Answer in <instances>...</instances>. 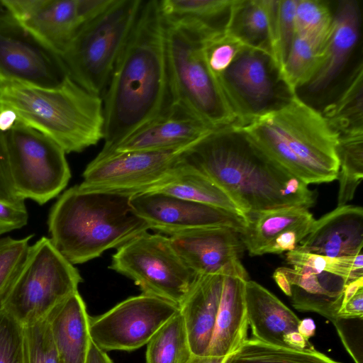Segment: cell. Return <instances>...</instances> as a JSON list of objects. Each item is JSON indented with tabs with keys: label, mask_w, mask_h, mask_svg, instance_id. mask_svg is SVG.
Segmentation results:
<instances>
[{
	"label": "cell",
	"mask_w": 363,
	"mask_h": 363,
	"mask_svg": "<svg viewBox=\"0 0 363 363\" xmlns=\"http://www.w3.org/2000/svg\"><path fill=\"white\" fill-rule=\"evenodd\" d=\"M164 22L172 104L187 109L213 129L235 125L220 84L207 65L206 40L189 29Z\"/></svg>",
	"instance_id": "obj_6"
},
{
	"label": "cell",
	"mask_w": 363,
	"mask_h": 363,
	"mask_svg": "<svg viewBox=\"0 0 363 363\" xmlns=\"http://www.w3.org/2000/svg\"><path fill=\"white\" fill-rule=\"evenodd\" d=\"M217 80L238 125L278 109L295 95L272 55L245 47Z\"/></svg>",
	"instance_id": "obj_11"
},
{
	"label": "cell",
	"mask_w": 363,
	"mask_h": 363,
	"mask_svg": "<svg viewBox=\"0 0 363 363\" xmlns=\"http://www.w3.org/2000/svg\"><path fill=\"white\" fill-rule=\"evenodd\" d=\"M315 220L300 224L282 232L267 246L263 255L281 254L284 252L295 250L300 242L310 233Z\"/></svg>",
	"instance_id": "obj_42"
},
{
	"label": "cell",
	"mask_w": 363,
	"mask_h": 363,
	"mask_svg": "<svg viewBox=\"0 0 363 363\" xmlns=\"http://www.w3.org/2000/svg\"><path fill=\"white\" fill-rule=\"evenodd\" d=\"M179 311L177 304L155 296H132L102 315L89 316L90 337L104 352L132 351L147 345Z\"/></svg>",
	"instance_id": "obj_13"
},
{
	"label": "cell",
	"mask_w": 363,
	"mask_h": 363,
	"mask_svg": "<svg viewBox=\"0 0 363 363\" xmlns=\"http://www.w3.org/2000/svg\"><path fill=\"white\" fill-rule=\"evenodd\" d=\"M362 87L363 65L360 62L339 96L321 113L338 136L363 135Z\"/></svg>",
	"instance_id": "obj_30"
},
{
	"label": "cell",
	"mask_w": 363,
	"mask_h": 363,
	"mask_svg": "<svg viewBox=\"0 0 363 363\" xmlns=\"http://www.w3.org/2000/svg\"><path fill=\"white\" fill-rule=\"evenodd\" d=\"M86 363L113 362L106 352L99 348L92 341H91Z\"/></svg>",
	"instance_id": "obj_48"
},
{
	"label": "cell",
	"mask_w": 363,
	"mask_h": 363,
	"mask_svg": "<svg viewBox=\"0 0 363 363\" xmlns=\"http://www.w3.org/2000/svg\"><path fill=\"white\" fill-rule=\"evenodd\" d=\"M3 137L11 186L18 199L42 205L64 190L71 172L59 145L19 122Z\"/></svg>",
	"instance_id": "obj_9"
},
{
	"label": "cell",
	"mask_w": 363,
	"mask_h": 363,
	"mask_svg": "<svg viewBox=\"0 0 363 363\" xmlns=\"http://www.w3.org/2000/svg\"><path fill=\"white\" fill-rule=\"evenodd\" d=\"M132 195L86 191L75 185L52 206L49 238L71 264H83L147 232V223L130 205Z\"/></svg>",
	"instance_id": "obj_3"
},
{
	"label": "cell",
	"mask_w": 363,
	"mask_h": 363,
	"mask_svg": "<svg viewBox=\"0 0 363 363\" xmlns=\"http://www.w3.org/2000/svg\"><path fill=\"white\" fill-rule=\"evenodd\" d=\"M213 130L184 107L172 104L162 113L99 155L161 151L189 146Z\"/></svg>",
	"instance_id": "obj_18"
},
{
	"label": "cell",
	"mask_w": 363,
	"mask_h": 363,
	"mask_svg": "<svg viewBox=\"0 0 363 363\" xmlns=\"http://www.w3.org/2000/svg\"><path fill=\"white\" fill-rule=\"evenodd\" d=\"M9 10L4 4L2 0H0V21H5L9 18H11Z\"/></svg>",
	"instance_id": "obj_53"
},
{
	"label": "cell",
	"mask_w": 363,
	"mask_h": 363,
	"mask_svg": "<svg viewBox=\"0 0 363 363\" xmlns=\"http://www.w3.org/2000/svg\"><path fill=\"white\" fill-rule=\"evenodd\" d=\"M235 0H162L160 9L166 23L200 35L206 41L225 32Z\"/></svg>",
	"instance_id": "obj_26"
},
{
	"label": "cell",
	"mask_w": 363,
	"mask_h": 363,
	"mask_svg": "<svg viewBox=\"0 0 363 363\" xmlns=\"http://www.w3.org/2000/svg\"><path fill=\"white\" fill-rule=\"evenodd\" d=\"M23 363H60L46 318L23 327Z\"/></svg>",
	"instance_id": "obj_38"
},
{
	"label": "cell",
	"mask_w": 363,
	"mask_h": 363,
	"mask_svg": "<svg viewBox=\"0 0 363 363\" xmlns=\"http://www.w3.org/2000/svg\"><path fill=\"white\" fill-rule=\"evenodd\" d=\"M0 187L16 200L18 199L13 194L9 178L7 157L4 141L3 133L0 132Z\"/></svg>",
	"instance_id": "obj_45"
},
{
	"label": "cell",
	"mask_w": 363,
	"mask_h": 363,
	"mask_svg": "<svg viewBox=\"0 0 363 363\" xmlns=\"http://www.w3.org/2000/svg\"><path fill=\"white\" fill-rule=\"evenodd\" d=\"M32 238L0 239V313L26 261Z\"/></svg>",
	"instance_id": "obj_37"
},
{
	"label": "cell",
	"mask_w": 363,
	"mask_h": 363,
	"mask_svg": "<svg viewBox=\"0 0 363 363\" xmlns=\"http://www.w3.org/2000/svg\"><path fill=\"white\" fill-rule=\"evenodd\" d=\"M0 199L7 201H16V200L8 194L1 187H0Z\"/></svg>",
	"instance_id": "obj_54"
},
{
	"label": "cell",
	"mask_w": 363,
	"mask_h": 363,
	"mask_svg": "<svg viewBox=\"0 0 363 363\" xmlns=\"http://www.w3.org/2000/svg\"><path fill=\"white\" fill-rule=\"evenodd\" d=\"M284 342L287 347L295 350H313V345L298 331L291 332L284 337Z\"/></svg>",
	"instance_id": "obj_46"
},
{
	"label": "cell",
	"mask_w": 363,
	"mask_h": 363,
	"mask_svg": "<svg viewBox=\"0 0 363 363\" xmlns=\"http://www.w3.org/2000/svg\"><path fill=\"white\" fill-rule=\"evenodd\" d=\"M28 220V213L24 201L0 199V235L24 227Z\"/></svg>",
	"instance_id": "obj_43"
},
{
	"label": "cell",
	"mask_w": 363,
	"mask_h": 363,
	"mask_svg": "<svg viewBox=\"0 0 363 363\" xmlns=\"http://www.w3.org/2000/svg\"><path fill=\"white\" fill-rule=\"evenodd\" d=\"M246 270L223 275L216 325L206 355L233 354L247 340L248 320L245 303Z\"/></svg>",
	"instance_id": "obj_21"
},
{
	"label": "cell",
	"mask_w": 363,
	"mask_h": 363,
	"mask_svg": "<svg viewBox=\"0 0 363 363\" xmlns=\"http://www.w3.org/2000/svg\"><path fill=\"white\" fill-rule=\"evenodd\" d=\"M23 326L5 311L0 313V363H23Z\"/></svg>",
	"instance_id": "obj_41"
},
{
	"label": "cell",
	"mask_w": 363,
	"mask_h": 363,
	"mask_svg": "<svg viewBox=\"0 0 363 363\" xmlns=\"http://www.w3.org/2000/svg\"><path fill=\"white\" fill-rule=\"evenodd\" d=\"M362 247L363 209L346 204L315 220L310 233L295 250L342 257L362 252Z\"/></svg>",
	"instance_id": "obj_19"
},
{
	"label": "cell",
	"mask_w": 363,
	"mask_h": 363,
	"mask_svg": "<svg viewBox=\"0 0 363 363\" xmlns=\"http://www.w3.org/2000/svg\"><path fill=\"white\" fill-rule=\"evenodd\" d=\"M363 288V277L347 282L343 290L341 306L350 301L360 289Z\"/></svg>",
	"instance_id": "obj_49"
},
{
	"label": "cell",
	"mask_w": 363,
	"mask_h": 363,
	"mask_svg": "<svg viewBox=\"0 0 363 363\" xmlns=\"http://www.w3.org/2000/svg\"><path fill=\"white\" fill-rule=\"evenodd\" d=\"M60 57L13 18L0 21V82L59 86L67 77Z\"/></svg>",
	"instance_id": "obj_14"
},
{
	"label": "cell",
	"mask_w": 363,
	"mask_h": 363,
	"mask_svg": "<svg viewBox=\"0 0 363 363\" xmlns=\"http://www.w3.org/2000/svg\"><path fill=\"white\" fill-rule=\"evenodd\" d=\"M0 106L13 110L19 123L47 135L65 153L82 152L103 139L102 97L69 76L52 89L1 81Z\"/></svg>",
	"instance_id": "obj_5"
},
{
	"label": "cell",
	"mask_w": 363,
	"mask_h": 363,
	"mask_svg": "<svg viewBox=\"0 0 363 363\" xmlns=\"http://www.w3.org/2000/svg\"><path fill=\"white\" fill-rule=\"evenodd\" d=\"M279 269L291 286L292 304L297 310L320 313L333 323L337 320L346 279L305 266Z\"/></svg>",
	"instance_id": "obj_23"
},
{
	"label": "cell",
	"mask_w": 363,
	"mask_h": 363,
	"mask_svg": "<svg viewBox=\"0 0 363 363\" xmlns=\"http://www.w3.org/2000/svg\"><path fill=\"white\" fill-rule=\"evenodd\" d=\"M12 18L59 56L84 24L79 0H2Z\"/></svg>",
	"instance_id": "obj_17"
},
{
	"label": "cell",
	"mask_w": 363,
	"mask_h": 363,
	"mask_svg": "<svg viewBox=\"0 0 363 363\" xmlns=\"http://www.w3.org/2000/svg\"><path fill=\"white\" fill-rule=\"evenodd\" d=\"M361 21V8L357 1L339 2L330 35L324 46L320 67L306 86L310 93L323 94L340 76L358 42Z\"/></svg>",
	"instance_id": "obj_20"
},
{
	"label": "cell",
	"mask_w": 363,
	"mask_h": 363,
	"mask_svg": "<svg viewBox=\"0 0 363 363\" xmlns=\"http://www.w3.org/2000/svg\"><path fill=\"white\" fill-rule=\"evenodd\" d=\"M110 268L133 280L143 294L179 306L196 278L176 252L169 237L147 231L118 247Z\"/></svg>",
	"instance_id": "obj_10"
},
{
	"label": "cell",
	"mask_w": 363,
	"mask_h": 363,
	"mask_svg": "<svg viewBox=\"0 0 363 363\" xmlns=\"http://www.w3.org/2000/svg\"><path fill=\"white\" fill-rule=\"evenodd\" d=\"M272 277L281 290L288 296H291V286L286 275L277 268L273 273Z\"/></svg>",
	"instance_id": "obj_51"
},
{
	"label": "cell",
	"mask_w": 363,
	"mask_h": 363,
	"mask_svg": "<svg viewBox=\"0 0 363 363\" xmlns=\"http://www.w3.org/2000/svg\"><path fill=\"white\" fill-rule=\"evenodd\" d=\"M223 274L199 275L180 305L191 350L206 355L213 337L223 288Z\"/></svg>",
	"instance_id": "obj_22"
},
{
	"label": "cell",
	"mask_w": 363,
	"mask_h": 363,
	"mask_svg": "<svg viewBox=\"0 0 363 363\" xmlns=\"http://www.w3.org/2000/svg\"><path fill=\"white\" fill-rule=\"evenodd\" d=\"M143 0H115L84 23L60 55L67 75L101 96L137 20Z\"/></svg>",
	"instance_id": "obj_7"
},
{
	"label": "cell",
	"mask_w": 363,
	"mask_h": 363,
	"mask_svg": "<svg viewBox=\"0 0 363 363\" xmlns=\"http://www.w3.org/2000/svg\"><path fill=\"white\" fill-rule=\"evenodd\" d=\"M130 205L150 229L169 235L204 227H228L242 235L247 227L246 219L235 213L162 193L133 195Z\"/></svg>",
	"instance_id": "obj_15"
},
{
	"label": "cell",
	"mask_w": 363,
	"mask_h": 363,
	"mask_svg": "<svg viewBox=\"0 0 363 363\" xmlns=\"http://www.w3.org/2000/svg\"><path fill=\"white\" fill-rule=\"evenodd\" d=\"M278 4L279 0H235L225 32L246 47L272 55Z\"/></svg>",
	"instance_id": "obj_27"
},
{
	"label": "cell",
	"mask_w": 363,
	"mask_h": 363,
	"mask_svg": "<svg viewBox=\"0 0 363 363\" xmlns=\"http://www.w3.org/2000/svg\"><path fill=\"white\" fill-rule=\"evenodd\" d=\"M363 318V288L342 306L337 314V319H350Z\"/></svg>",
	"instance_id": "obj_44"
},
{
	"label": "cell",
	"mask_w": 363,
	"mask_h": 363,
	"mask_svg": "<svg viewBox=\"0 0 363 363\" xmlns=\"http://www.w3.org/2000/svg\"><path fill=\"white\" fill-rule=\"evenodd\" d=\"M60 363H86L91 341L85 303L78 291L57 305L45 317Z\"/></svg>",
	"instance_id": "obj_24"
},
{
	"label": "cell",
	"mask_w": 363,
	"mask_h": 363,
	"mask_svg": "<svg viewBox=\"0 0 363 363\" xmlns=\"http://www.w3.org/2000/svg\"><path fill=\"white\" fill-rule=\"evenodd\" d=\"M147 345V363L188 362L193 354L180 311L156 332Z\"/></svg>",
	"instance_id": "obj_31"
},
{
	"label": "cell",
	"mask_w": 363,
	"mask_h": 363,
	"mask_svg": "<svg viewBox=\"0 0 363 363\" xmlns=\"http://www.w3.org/2000/svg\"><path fill=\"white\" fill-rule=\"evenodd\" d=\"M314 220L308 209L301 206L266 211L251 218L240 235L250 256L262 255L267 246L282 232Z\"/></svg>",
	"instance_id": "obj_29"
},
{
	"label": "cell",
	"mask_w": 363,
	"mask_h": 363,
	"mask_svg": "<svg viewBox=\"0 0 363 363\" xmlns=\"http://www.w3.org/2000/svg\"><path fill=\"white\" fill-rule=\"evenodd\" d=\"M339 191L337 206L346 205L354 196L363 179V135L339 136Z\"/></svg>",
	"instance_id": "obj_34"
},
{
	"label": "cell",
	"mask_w": 363,
	"mask_h": 363,
	"mask_svg": "<svg viewBox=\"0 0 363 363\" xmlns=\"http://www.w3.org/2000/svg\"><path fill=\"white\" fill-rule=\"evenodd\" d=\"M334 13L327 1L296 0V35L325 46L333 28Z\"/></svg>",
	"instance_id": "obj_35"
},
{
	"label": "cell",
	"mask_w": 363,
	"mask_h": 363,
	"mask_svg": "<svg viewBox=\"0 0 363 363\" xmlns=\"http://www.w3.org/2000/svg\"><path fill=\"white\" fill-rule=\"evenodd\" d=\"M103 94L102 150L116 145L171 106L165 26L158 0L143 1Z\"/></svg>",
	"instance_id": "obj_2"
},
{
	"label": "cell",
	"mask_w": 363,
	"mask_h": 363,
	"mask_svg": "<svg viewBox=\"0 0 363 363\" xmlns=\"http://www.w3.org/2000/svg\"><path fill=\"white\" fill-rule=\"evenodd\" d=\"M324 46L295 35L281 74L286 86L294 94L312 80L318 71L323 55Z\"/></svg>",
	"instance_id": "obj_33"
},
{
	"label": "cell",
	"mask_w": 363,
	"mask_h": 363,
	"mask_svg": "<svg viewBox=\"0 0 363 363\" xmlns=\"http://www.w3.org/2000/svg\"><path fill=\"white\" fill-rule=\"evenodd\" d=\"M182 160L222 189L247 222L266 211L312 206L315 193L274 160L241 126L212 130Z\"/></svg>",
	"instance_id": "obj_1"
},
{
	"label": "cell",
	"mask_w": 363,
	"mask_h": 363,
	"mask_svg": "<svg viewBox=\"0 0 363 363\" xmlns=\"http://www.w3.org/2000/svg\"><path fill=\"white\" fill-rule=\"evenodd\" d=\"M189 146L161 151L98 154L86 166L79 186L86 191L132 196L147 192L170 174Z\"/></svg>",
	"instance_id": "obj_12"
},
{
	"label": "cell",
	"mask_w": 363,
	"mask_h": 363,
	"mask_svg": "<svg viewBox=\"0 0 363 363\" xmlns=\"http://www.w3.org/2000/svg\"><path fill=\"white\" fill-rule=\"evenodd\" d=\"M169 238L176 252L196 276L224 275L245 269L240 259L245 248L240 234L232 228H194Z\"/></svg>",
	"instance_id": "obj_16"
},
{
	"label": "cell",
	"mask_w": 363,
	"mask_h": 363,
	"mask_svg": "<svg viewBox=\"0 0 363 363\" xmlns=\"http://www.w3.org/2000/svg\"><path fill=\"white\" fill-rule=\"evenodd\" d=\"M296 0H279L273 32L272 55L280 72L296 35Z\"/></svg>",
	"instance_id": "obj_39"
},
{
	"label": "cell",
	"mask_w": 363,
	"mask_h": 363,
	"mask_svg": "<svg viewBox=\"0 0 363 363\" xmlns=\"http://www.w3.org/2000/svg\"><path fill=\"white\" fill-rule=\"evenodd\" d=\"M228 363H340L313 350H295L247 339Z\"/></svg>",
	"instance_id": "obj_32"
},
{
	"label": "cell",
	"mask_w": 363,
	"mask_h": 363,
	"mask_svg": "<svg viewBox=\"0 0 363 363\" xmlns=\"http://www.w3.org/2000/svg\"><path fill=\"white\" fill-rule=\"evenodd\" d=\"M82 281L74 264L58 252L49 238L42 237L30 245L3 311L23 327L34 324L78 291Z\"/></svg>",
	"instance_id": "obj_8"
},
{
	"label": "cell",
	"mask_w": 363,
	"mask_h": 363,
	"mask_svg": "<svg viewBox=\"0 0 363 363\" xmlns=\"http://www.w3.org/2000/svg\"><path fill=\"white\" fill-rule=\"evenodd\" d=\"M18 119L16 113L11 109L0 106V132L2 133L10 130Z\"/></svg>",
	"instance_id": "obj_47"
},
{
	"label": "cell",
	"mask_w": 363,
	"mask_h": 363,
	"mask_svg": "<svg viewBox=\"0 0 363 363\" xmlns=\"http://www.w3.org/2000/svg\"><path fill=\"white\" fill-rule=\"evenodd\" d=\"M245 47L240 40L226 32L204 42L206 62L216 79Z\"/></svg>",
	"instance_id": "obj_40"
},
{
	"label": "cell",
	"mask_w": 363,
	"mask_h": 363,
	"mask_svg": "<svg viewBox=\"0 0 363 363\" xmlns=\"http://www.w3.org/2000/svg\"><path fill=\"white\" fill-rule=\"evenodd\" d=\"M245 303L248 325L254 338L286 347L284 335L298 331L300 319L295 313L266 288L249 279L245 284Z\"/></svg>",
	"instance_id": "obj_25"
},
{
	"label": "cell",
	"mask_w": 363,
	"mask_h": 363,
	"mask_svg": "<svg viewBox=\"0 0 363 363\" xmlns=\"http://www.w3.org/2000/svg\"><path fill=\"white\" fill-rule=\"evenodd\" d=\"M147 192L162 193L214 206L243 216L233 201L222 189L185 163L182 158L170 174Z\"/></svg>",
	"instance_id": "obj_28"
},
{
	"label": "cell",
	"mask_w": 363,
	"mask_h": 363,
	"mask_svg": "<svg viewBox=\"0 0 363 363\" xmlns=\"http://www.w3.org/2000/svg\"><path fill=\"white\" fill-rule=\"evenodd\" d=\"M286 261L291 266H305L340 276L348 282L363 277L362 252L353 256L331 257L293 250L286 253Z\"/></svg>",
	"instance_id": "obj_36"
},
{
	"label": "cell",
	"mask_w": 363,
	"mask_h": 363,
	"mask_svg": "<svg viewBox=\"0 0 363 363\" xmlns=\"http://www.w3.org/2000/svg\"><path fill=\"white\" fill-rule=\"evenodd\" d=\"M298 332L306 339L308 340L314 335L315 331V325L311 318L300 320L298 325Z\"/></svg>",
	"instance_id": "obj_52"
},
{
	"label": "cell",
	"mask_w": 363,
	"mask_h": 363,
	"mask_svg": "<svg viewBox=\"0 0 363 363\" xmlns=\"http://www.w3.org/2000/svg\"><path fill=\"white\" fill-rule=\"evenodd\" d=\"M231 355L216 357L211 355L192 354L187 363H228Z\"/></svg>",
	"instance_id": "obj_50"
},
{
	"label": "cell",
	"mask_w": 363,
	"mask_h": 363,
	"mask_svg": "<svg viewBox=\"0 0 363 363\" xmlns=\"http://www.w3.org/2000/svg\"><path fill=\"white\" fill-rule=\"evenodd\" d=\"M241 127L306 184L337 179L338 134L321 113L297 94L281 108Z\"/></svg>",
	"instance_id": "obj_4"
}]
</instances>
